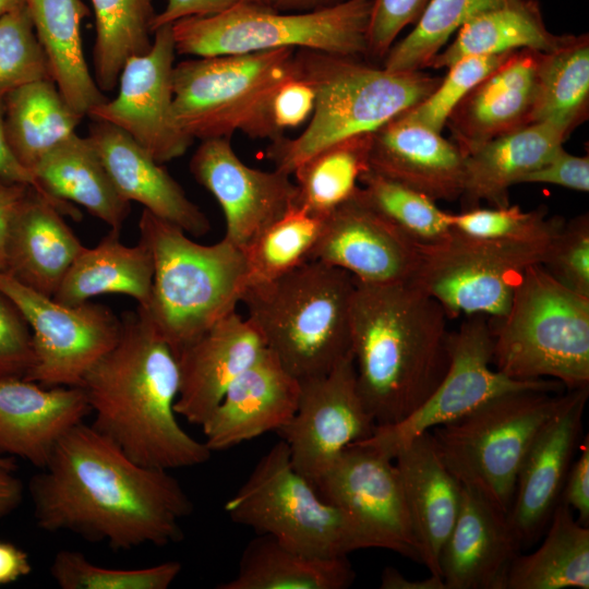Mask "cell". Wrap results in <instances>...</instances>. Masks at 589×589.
I'll return each mask as SVG.
<instances>
[{"instance_id": "16", "label": "cell", "mask_w": 589, "mask_h": 589, "mask_svg": "<svg viewBox=\"0 0 589 589\" xmlns=\"http://www.w3.org/2000/svg\"><path fill=\"white\" fill-rule=\"evenodd\" d=\"M176 53L171 25L156 28L151 49L122 68L117 97L107 98L87 113L127 132L159 164L181 157L194 141L173 120Z\"/></svg>"}, {"instance_id": "59", "label": "cell", "mask_w": 589, "mask_h": 589, "mask_svg": "<svg viewBox=\"0 0 589 589\" xmlns=\"http://www.w3.org/2000/svg\"><path fill=\"white\" fill-rule=\"evenodd\" d=\"M382 589H446L443 579L431 575L426 579L411 580L394 567H385L381 576Z\"/></svg>"}, {"instance_id": "5", "label": "cell", "mask_w": 589, "mask_h": 589, "mask_svg": "<svg viewBox=\"0 0 589 589\" xmlns=\"http://www.w3.org/2000/svg\"><path fill=\"white\" fill-rule=\"evenodd\" d=\"M354 278L308 261L244 290L241 301L267 348L297 380L327 374L351 354L350 308Z\"/></svg>"}, {"instance_id": "47", "label": "cell", "mask_w": 589, "mask_h": 589, "mask_svg": "<svg viewBox=\"0 0 589 589\" xmlns=\"http://www.w3.org/2000/svg\"><path fill=\"white\" fill-rule=\"evenodd\" d=\"M514 52L473 56L455 62L447 68V74L428 97L400 115L442 133L449 115L460 100Z\"/></svg>"}, {"instance_id": "57", "label": "cell", "mask_w": 589, "mask_h": 589, "mask_svg": "<svg viewBox=\"0 0 589 589\" xmlns=\"http://www.w3.org/2000/svg\"><path fill=\"white\" fill-rule=\"evenodd\" d=\"M31 573L27 553L12 542L0 540V586L15 582Z\"/></svg>"}, {"instance_id": "4", "label": "cell", "mask_w": 589, "mask_h": 589, "mask_svg": "<svg viewBox=\"0 0 589 589\" xmlns=\"http://www.w3.org/2000/svg\"><path fill=\"white\" fill-rule=\"evenodd\" d=\"M297 72L315 89V107L304 131L294 139L271 141L267 158L292 175L304 160L348 137L373 133L414 107L440 83L421 71L394 72L383 65L310 49L296 50Z\"/></svg>"}, {"instance_id": "41", "label": "cell", "mask_w": 589, "mask_h": 589, "mask_svg": "<svg viewBox=\"0 0 589 589\" xmlns=\"http://www.w3.org/2000/svg\"><path fill=\"white\" fill-rule=\"evenodd\" d=\"M323 223L324 218L294 207L263 230L242 250L245 289L274 280L308 262Z\"/></svg>"}, {"instance_id": "35", "label": "cell", "mask_w": 589, "mask_h": 589, "mask_svg": "<svg viewBox=\"0 0 589 589\" xmlns=\"http://www.w3.org/2000/svg\"><path fill=\"white\" fill-rule=\"evenodd\" d=\"M354 578L347 556H313L269 534H257L244 548L236 577L217 588L346 589Z\"/></svg>"}, {"instance_id": "55", "label": "cell", "mask_w": 589, "mask_h": 589, "mask_svg": "<svg viewBox=\"0 0 589 589\" xmlns=\"http://www.w3.org/2000/svg\"><path fill=\"white\" fill-rule=\"evenodd\" d=\"M589 438L580 442L579 456L573 460L568 470L561 502L578 514L577 520L588 526L589 522Z\"/></svg>"}, {"instance_id": "23", "label": "cell", "mask_w": 589, "mask_h": 589, "mask_svg": "<svg viewBox=\"0 0 589 589\" xmlns=\"http://www.w3.org/2000/svg\"><path fill=\"white\" fill-rule=\"evenodd\" d=\"M91 413L81 387L0 378V457L44 468L58 441Z\"/></svg>"}, {"instance_id": "37", "label": "cell", "mask_w": 589, "mask_h": 589, "mask_svg": "<svg viewBox=\"0 0 589 589\" xmlns=\"http://www.w3.org/2000/svg\"><path fill=\"white\" fill-rule=\"evenodd\" d=\"M542 544L518 555L509 568L506 589H588L589 529L560 501Z\"/></svg>"}, {"instance_id": "31", "label": "cell", "mask_w": 589, "mask_h": 589, "mask_svg": "<svg viewBox=\"0 0 589 589\" xmlns=\"http://www.w3.org/2000/svg\"><path fill=\"white\" fill-rule=\"evenodd\" d=\"M154 262L141 240L129 247L120 230L110 231L94 248H86L74 260L52 299L64 305H79L106 293H120L146 309L152 294Z\"/></svg>"}, {"instance_id": "12", "label": "cell", "mask_w": 589, "mask_h": 589, "mask_svg": "<svg viewBox=\"0 0 589 589\" xmlns=\"http://www.w3.org/2000/svg\"><path fill=\"white\" fill-rule=\"evenodd\" d=\"M553 238L492 240L453 230L436 243H417L418 261L408 281L437 301L449 320L497 318L507 311L525 271L542 263Z\"/></svg>"}, {"instance_id": "50", "label": "cell", "mask_w": 589, "mask_h": 589, "mask_svg": "<svg viewBox=\"0 0 589 589\" xmlns=\"http://www.w3.org/2000/svg\"><path fill=\"white\" fill-rule=\"evenodd\" d=\"M34 359L31 327L15 302L0 290V378L25 377Z\"/></svg>"}, {"instance_id": "51", "label": "cell", "mask_w": 589, "mask_h": 589, "mask_svg": "<svg viewBox=\"0 0 589 589\" xmlns=\"http://www.w3.org/2000/svg\"><path fill=\"white\" fill-rule=\"evenodd\" d=\"M430 0H373L365 57L383 61L398 35L413 25Z\"/></svg>"}, {"instance_id": "33", "label": "cell", "mask_w": 589, "mask_h": 589, "mask_svg": "<svg viewBox=\"0 0 589 589\" xmlns=\"http://www.w3.org/2000/svg\"><path fill=\"white\" fill-rule=\"evenodd\" d=\"M51 76L68 104L87 115L107 97L97 86L83 52L81 23L89 15L82 0H24Z\"/></svg>"}, {"instance_id": "9", "label": "cell", "mask_w": 589, "mask_h": 589, "mask_svg": "<svg viewBox=\"0 0 589 589\" xmlns=\"http://www.w3.org/2000/svg\"><path fill=\"white\" fill-rule=\"evenodd\" d=\"M568 395L549 389L507 393L429 432L461 484L479 490L508 514L529 447Z\"/></svg>"}, {"instance_id": "29", "label": "cell", "mask_w": 589, "mask_h": 589, "mask_svg": "<svg viewBox=\"0 0 589 589\" xmlns=\"http://www.w3.org/2000/svg\"><path fill=\"white\" fill-rule=\"evenodd\" d=\"M83 249L63 215L29 187L12 223L4 273L52 298Z\"/></svg>"}, {"instance_id": "46", "label": "cell", "mask_w": 589, "mask_h": 589, "mask_svg": "<svg viewBox=\"0 0 589 589\" xmlns=\"http://www.w3.org/2000/svg\"><path fill=\"white\" fill-rule=\"evenodd\" d=\"M449 223L454 231L473 238L548 240L556 235L564 220L557 216L548 217L543 207L527 212L518 205H507L450 213Z\"/></svg>"}, {"instance_id": "2", "label": "cell", "mask_w": 589, "mask_h": 589, "mask_svg": "<svg viewBox=\"0 0 589 589\" xmlns=\"http://www.w3.org/2000/svg\"><path fill=\"white\" fill-rule=\"evenodd\" d=\"M118 342L85 374L92 426L133 461L171 470L206 462L212 452L177 420L178 361L136 310L121 315Z\"/></svg>"}, {"instance_id": "11", "label": "cell", "mask_w": 589, "mask_h": 589, "mask_svg": "<svg viewBox=\"0 0 589 589\" xmlns=\"http://www.w3.org/2000/svg\"><path fill=\"white\" fill-rule=\"evenodd\" d=\"M290 48L194 57L175 64L172 115L192 140L230 137L254 117L271 93L297 73Z\"/></svg>"}, {"instance_id": "14", "label": "cell", "mask_w": 589, "mask_h": 589, "mask_svg": "<svg viewBox=\"0 0 589 589\" xmlns=\"http://www.w3.org/2000/svg\"><path fill=\"white\" fill-rule=\"evenodd\" d=\"M0 290L24 314L34 364L25 380L45 387H81L87 371L118 342L122 321L106 305H64L0 272Z\"/></svg>"}, {"instance_id": "8", "label": "cell", "mask_w": 589, "mask_h": 589, "mask_svg": "<svg viewBox=\"0 0 589 589\" xmlns=\"http://www.w3.org/2000/svg\"><path fill=\"white\" fill-rule=\"evenodd\" d=\"M373 0H344L298 13L240 4L171 24L176 51L191 57L310 49L365 57Z\"/></svg>"}, {"instance_id": "28", "label": "cell", "mask_w": 589, "mask_h": 589, "mask_svg": "<svg viewBox=\"0 0 589 589\" xmlns=\"http://www.w3.org/2000/svg\"><path fill=\"white\" fill-rule=\"evenodd\" d=\"M394 462L422 564L441 577L440 555L460 508L462 484L444 462L430 432L401 447Z\"/></svg>"}, {"instance_id": "22", "label": "cell", "mask_w": 589, "mask_h": 589, "mask_svg": "<svg viewBox=\"0 0 589 589\" xmlns=\"http://www.w3.org/2000/svg\"><path fill=\"white\" fill-rule=\"evenodd\" d=\"M520 549L508 514L479 490L462 484L460 508L440 555L446 589H506Z\"/></svg>"}, {"instance_id": "30", "label": "cell", "mask_w": 589, "mask_h": 589, "mask_svg": "<svg viewBox=\"0 0 589 589\" xmlns=\"http://www.w3.org/2000/svg\"><path fill=\"white\" fill-rule=\"evenodd\" d=\"M570 132L550 122H534L492 139L465 155L460 196L464 209L484 201L493 207L509 205L514 184L544 164L563 146Z\"/></svg>"}, {"instance_id": "54", "label": "cell", "mask_w": 589, "mask_h": 589, "mask_svg": "<svg viewBox=\"0 0 589 589\" xmlns=\"http://www.w3.org/2000/svg\"><path fill=\"white\" fill-rule=\"evenodd\" d=\"M4 104L0 96V178L10 182L23 183L33 187L46 197L63 216L80 220L81 212L69 202L60 201L49 195L38 183L37 179L16 159L12 153L4 133Z\"/></svg>"}, {"instance_id": "58", "label": "cell", "mask_w": 589, "mask_h": 589, "mask_svg": "<svg viewBox=\"0 0 589 589\" xmlns=\"http://www.w3.org/2000/svg\"><path fill=\"white\" fill-rule=\"evenodd\" d=\"M24 485L14 471L0 468V519L13 513L22 503Z\"/></svg>"}, {"instance_id": "36", "label": "cell", "mask_w": 589, "mask_h": 589, "mask_svg": "<svg viewBox=\"0 0 589 589\" xmlns=\"http://www.w3.org/2000/svg\"><path fill=\"white\" fill-rule=\"evenodd\" d=\"M3 104L8 144L31 172L44 156L75 133L84 118L68 104L52 80L15 88L3 96Z\"/></svg>"}, {"instance_id": "62", "label": "cell", "mask_w": 589, "mask_h": 589, "mask_svg": "<svg viewBox=\"0 0 589 589\" xmlns=\"http://www.w3.org/2000/svg\"><path fill=\"white\" fill-rule=\"evenodd\" d=\"M0 468L15 471V459L9 457H0Z\"/></svg>"}, {"instance_id": "38", "label": "cell", "mask_w": 589, "mask_h": 589, "mask_svg": "<svg viewBox=\"0 0 589 589\" xmlns=\"http://www.w3.org/2000/svg\"><path fill=\"white\" fill-rule=\"evenodd\" d=\"M589 113V35L568 34L550 52H540L532 121L550 122L570 133Z\"/></svg>"}, {"instance_id": "19", "label": "cell", "mask_w": 589, "mask_h": 589, "mask_svg": "<svg viewBox=\"0 0 589 589\" xmlns=\"http://www.w3.org/2000/svg\"><path fill=\"white\" fill-rule=\"evenodd\" d=\"M309 261L344 269L359 283H401L416 269L418 245L376 212L358 188L324 217Z\"/></svg>"}, {"instance_id": "34", "label": "cell", "mask_w": 589, "mask_h": 589, "mask_svg": "<svg viewBox=\"0 0 589 589\" xmlns=\"http://www.w3.org/2000/svg\"><path fill=\"white\" fill-rule=\"evenodd\" d=\"M567 35L549 31L538 0H512L462 25L428 68L447 69L464 58L520 49L550 52L560 47Z\"/></svg>"}, {"instance_id": "18", "label": "cell", "mask_w": 589, "mask_h": 589, "mask_svg": "<svg viewBox=\"0 0 589 589\" xmlns=\"http://www.w3.org/2000/svg\"><path fill=\"white\" fill-rule=\"evenodd\" d=\"M190 171L220 205L224 239L244 250L263 230L298 207V189L290 175L245 165L230 137L201 141L191 157Z\"/></svg>"}, {"instance_id": "53", "label": "cell", "mask_w": 589, "mask_h": 589, "mask_svg": "<svg viewBox=\"0 0 589 589\" xmlns=\"http://www.w3.org/2000/svg\"><path fill=\"white\" fill-rule=\"evenodd\" d=\"M257 4L279 11H294V0H167L165 9L156 13L152 31L191 16H208L240 4Z\"/></svg>"}, {"instance_id": "42", "label": "cell", "mask_w": 589, "mask_h": 589, "mask_svg": "<svg viewBox=\"0 0 589 589\" xmlns=\"http://www.w3.org/2000/svg\"><path fill=\"white\" fill-rule=\"evenodd\" d=\"M512 0H430L412 29L396 41L383 67L394 72L421 71L457 31L479 14Z\"/></svg>"}, {"instance_id": "40", "label": "cell", "mask_w": 589, "mask_h": 589, "mask_svg": "<svg viewBox=\"0 0 589 589\" xmlns=\"http://www.w3.org/2000/svg\"><path fill=\"white\" fill-rule=\"evenodd\" d=\"M91 1L96 25L94 80L103 93L111 92L127 61L151 49L156 13L153 0Z\"/></svg>"}, {"instance_id": "43", "label": "cell", "mask_w": 589, "mask_h": 589, "mask_svg": "<svg viewBox=\"0 0 589 589\" xmlns=\"http://www.w3.org/2000/svg\"><path fill=\"white\" fill-rule=\"evenodd\" d=\"M361 196L406 237L432 244L452 232L449 212L429 196L371 169L359 179Z\"/></svg>"}, {"instance_id": "26", "label": "cell", "mask_w": 589, "mask_h": 589, "mask_svg": "<svg viewBox=\"0 0 589 589\" xmlns=\"http://www.w3.org/2000/svg\"><path fill=\"white\" fill-rule=\"evenodd\" d=\"M87 137L125 200L142 204L156 217L192 236L203 237L211 230L207 216L189 200L182 187L127 132L94 120Z\"/></svg>"}, {"instance_id": "17", "label": "cell", "mask_w": 589, "mask_h": 589, "mask_svg": "<svg viewBox=\"0 0 589 589\" xmlns=\"http://www.w3.org/2000/svg\"><path fill=\"white\" fill-rule=\"evenodd\" d=\"M318 495L386 549L422 563L394 459L354 443L313 483Z\"/></svg>"}, {"instance_id": "21", "label": "cell", "mask_w": 589, "mask_h": 589, "mask_svg": "<svg viewBox=\"0 0 589 589\" xmlns=\"http://www.w3.org/2000/svg\"><path fill=\"white\" fill-rule=\"evenodd\" d=\"M267 349L254 324L237 311L219 320L176 356L180 373L176 413L202 425L232 382Z\"/></svg>"}, {"instance_id": "3", "label": "cell", "mask_w": 589, "mask_h": 589, "mask_svg": "<svg viewBox=\"0 0 589 589\" xmlns=\"http://www.w3.org/2000/svg\"><path fill=\"white\" fill-rule=\"evenodd\" d=\"M354 281L350 329L358 390L376 426L395 424L446 374L449 317L409 281Z\"/></svg>"}, {"instance_id": "7", "label": "cell", "mask_w": 589, "mask_h": 589, "mask_svg": "<svg viewBox=\"0 0 589 589\" xmlns=\"http://www.w3.org/2000/svg\"><path fill=\"white\" fill-rule=\"evenodd\" d=\"M491 320L495 370L518 381L589 387V297L534 264L522 274L505 314Z\"/></svg>"}, {"instance_id": "45", "label": "cell", "mask_w": 589, "mask_h": 589, "mask_svg": "<svg viewBox=\"0 0 589 589\" xmlns=\"http://www.w3.org/2000/svg\"><path fill=\"white\" fill-rule=\"evenodd\" d=\"M40 80L51 71L24 4L0 17V96Z\"/></svg>"}, {"instance_id": "15", "label": "cell", "mask_w": 589, "mask_h": 589, "mask_svg": "<svg viewBox=\"0 0 589 589\" xmlns=\"http://www.w3.org/2000/svg\"><path fill=\"white\" fill-rule=\"evenodd\" d=\"M300 384L297 410L277 432L294 470L313 484L348 446L370 437L376 425L359 394L352 353L327 374Z\"/></svg>"}, {"instance_id": "61", "label": "cell", "mask_w": 589, "mask_h": 589, "mask_svg": "<svg viewBox=\"0 0 589 589\" xmlns=\"http://www.w3.org/2000/svg\"><path fill=\"white\" fill-rule=\"evenodd\" d=\"M24 5V0H0V17Z\"/></svg>"}, {"instance_id": "39", "label": "cell", "mask_w": 589, "mask_h": 589, "mask_svg": "<svg viewBox=\"0 0 589 589\" xmlns=\"http://www.w3.org/2000/svg\"><path fill=\"white\" fill-rule=\"evenodd\" d=\"M372 133L348 137L317 152L292 172L298 207L326 217L358 190L359 179L370 169Z\"/></svg>"}, {"instance_id": "27", "label": "cell", "mask_w": 589, "mask_h": 589, "mask_svg": "<svg viewBox=\"0 0 589 589\" xmlns=\"http://www.w3.org/2000/svg\"><path fill=\"white\" fill-rule=\"evenodd\" d=\"M539 57L530 49L515 51L455 107L445 127L464 155L531 123Z\"/></svg>"}, {"instance_id": "56", "label": "cell", "mask_w": 589, "mask_h": 589, "mask_svg": "<svg viewBox=\"0 0 589 589\" xmlns=\"http://www.w3.org/2000/svg\"><path fill=\"white\" fill-rule=\"evenodd\" d=\"M29 187L0 178V272L5 271L7 248L12 223Z\"/></svg>"}, {"instance_id": "20", "label": "cell", "mask_w": 589, "mask_h": 589, "mask_svg": "<svg viewBox=\"0 0 589 589\" xmlns=\"http://www.w3.org/2000/svg\"><path fill=\"white\" fill-rule=\"evenodd\" d=\"M568 390L566 402L536 436L517 474L508 518L521 548L532 544L548 526L581 442L589 387Z\"/></svg>"}, {"instance_id": "10", "label": "cell", "mask_w": 589, "mask_h": 589, "mask_svg": "<svg viewBox=\"0 0 589 589\" xmlns=\"http://www.w3.org/2000/svg\"><path fill=\"white\" fill-rule=\"evenodd\" d=\"M232 521L322 557L378 548L348 514L324 501L291 465L286 443H275L224 506Z\"/></svg>"}, {"instance_id": "25", "label": "cell", "mask_w": 589, "mask_h": 589, "mask_svg": "<svg viewBox=\"0 0 589 589\" xmlns=\"http://www.w3.org/2000/svg\"><path fill=\"white\" fill-rule=\"evenodd\" d=\"M370 169L436 201L460 199L465 155L449 140L398 115L372 133Z\"/></svg>"}, {"instance_id": "48", "label": "cell", "mask_w": 589, "mask_h": 589, "mask_svg": "<svg viewBox=\"0 0 589 589\" xmlns=\"http://www.w3.org/2000/svg\"><path fill=\"white\" fill-rule=\"evenodd\" d=\"M315 98L313 85L297 72L271 93L242 132L254 139L276 140L311 118Z\"/></svg>"}, {"instance_id": "44", "label": "cell", "mask_w": 589, "mask_h": 589, "mask_svg": "<svg viewBox=\"0 0 589 589\" xmlns=\"http://www.w3.org/2000/svg\"><path fill=\"white\" fill-rule=\"evenodd\" d=\"M178 561L142 568H110L73 550L58 551L50 575L62 589H167L181 573Z\"/></svg>"}, {"instance_id": "52", "label": "cell", "mask_w": 589, "mask_h": 589, "mask_svg": "<svg viewBox=\"0 0 589 589\" xmlns=\"http://www.w3.org/2000/svg\"><path fill=\"white\" fill-rule=\"evenodd\" d=\"M521 183H545L588 192L589 156L573 155L561 146L544 164L529 172Z\"/></svg>"}, {"instance_id": "49", "label": "cell", "mask_w": 589, "mask_h": 589, "mask_svg": "<svg viewBox=\"0 0 589 589\" xmlns=\"http://www.w3.org/2000/svg\"><path fill=\"white\" fill-rule=\"evenodd\" d=\"M542 267L561 285L589 297V215L564 221L552 239Z\"/></svg>"}, {"instance_id": "32", "label": "cell", "mask_w": 589, "mask_h": 589, "mask_svg": "<svg viewBox=\"0 0 589 589\" xmlns=\"http://www.w3.org/2000/svg\"><path fill=\"white\" fill-rule=\"evenodd\" d=\"M40 187L52 197L75 203L120 230L131 212V202L115 187L88 137L73 133L34 168Z\"/></svg>"}, {"instance_id": "60", "label": "cell", "mask_w": 589, "mask_h": 589, "mask_svg": "<svg viewBox=\"0 0 589 589\" xmlns=\"http://www.w3.org/2000/svg\"><path fill=\"white\" fill-rule=\"evenodd\" d=\"M344 0H294L296 11H309L338 3Z\"/></svg>"}, {"instance_id": "24", "label": "cell", "mask_w": 589, "mask_h": 589, "mask_svg": "<svg viewBox=\"0 0 589 589\" xmlns=\"http://www.w3.org/2000/svg\"><path fill=\"white\" fill-rule=\"evenodd\" d=\"M301 384L267 349L227 388L221 401L201 425L211 452L224 450L271 431L294 414Z\"/></svg>"}, {"instance_id": "6", "label": "cell", "mask_w": 589, "mask_h": 589, "mask_svg": "<svg viewBox=\"0 0 589 589\" xmlns=\"http://www.w3.org/2000/svg\"><path fill=\"white\" fill-rule=\"evenodd\" d=\"M139 229L152 253L154 278L147 308L136 310L177 356L236 311L245 290L244 253L224 238L211 245L196 243L146 209Z\"/></svg>"}, {"instance_id": "13", "label": "cell", "mask_w": 589, "mask_h": 589, "mask_svg": "<svg viewBox=\"0 0 589 589\" xmlns=\"http://www.w3.org/2000/svg\"><path fill=\"white\" fill-rule=\"evenodd\" d=\"M449 332V363L446 374L411 414L384 426H375L361 443L394 459L397 452L414 437L456 420L497 396L522 389L560 390L554 380L518 381L492 369L493 338L483 315L467 316Z\"/></svg>"}, {"instance_id": "1", "label": "cell", "mask_w": 589, "mask_h": 589, "mask_svg": "<svg viewBox=\"0 0 589 589\" xmlns=\"http://www.w3.org/2000/svg\"><path fill=\"white\" fill-rule=\"evenodd\" d=\"M36 525L116 551L182 539L193 503L169 470L133 461L84 421L57 443L28 482Z\"/></svg>"}]
</instances>
